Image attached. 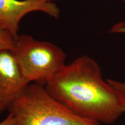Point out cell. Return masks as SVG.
Here are the masks:
<instances>
[{
    "label": "cell",
    "mask_w": 125,
    "mask_h": 125,
    "mask_svg": "<svg viewBox=\"0 0 125 125\" xmlns=\"http://www.w3.org/2000/svg\"><path fill=\"white\" fill-rule=\"evenodd\" d=\"M45 87L75 114L100 124H112L125 112L116 92L103 78L100 66L86 54L65 64Z\"/></svg>",
    "instance_id": "1"
},
{
    "label": "cell",
    "mask_w": 125,
    "mask_h": 125,
    "mask_svg": "<svg viewBox=\"0 0 125 125\" xmlns=\"http://www.w3.org/2000/svg\"><path fill=\"white\" fill-rule=\"evenodd\" d=\"M8 111L15 125H101L78 116L35 83H30Z\"/></svg>",
    "instance_id": "2"
},
{
    "label": "cell",
    "mask_w": 125,
    "mask_h": 125,
    "mask_svg": "<svg viewBox=\"0 0 125 125\" xmlns=\"http://www.w3.org/2000/svg\"><path fill=\"white\" fill-rule=\"evenodd\" d=\"M12 51L26 79L43 86L65 64L66 54L62 48L26 34L18 35Z\"/></svg>",
    "instance_id": "3"
},
{
    "label": "cell",
    "mask_w": 125,
    "mask_h": 125,
    "mask_svg": "<svg viewBox=\"0 0 125 125\" xmlns=\"http://www.w3.org/2000/svg\"><path fill=\"white\" fill-rule=\"evenodd\" d=\"M29 83L12 49H0V115L8 111Z\"/></svg>",
    "instance_id": "4"
},
{
    "label": "cell",
    "mask_w": 125,
    "mask_h": 125,
    "mask_svg": "<svg viewBox=\"0 0 125 125\" xmlns=\"http://www.w3.org/2000/svg\"><path fill=\"white\" fill-rule=\"evenodd\" d=\"M32 12H43L55 19L60 13L59 7L47 0H0V24L16 38L21 20Z\"/></svg>",
    "instance_id": "5"
},
{
    "label": "cell",
    "mask_w": 125,
    "mask_h": 125,
    "mask_svg": "<svg viewBox=\"0 0 125 125\" xmlns=\"http://www.w3.org/2000/svg\"><path fill=\"white\" fill-rule=\"evenodd\" d=\"M16 38L8 30L0 24V49H12Z\"/></svg>",
    "instance_id": "6"
},
{
    "label": "cell",
    "mask_w": 125,
    "mask_h": 125,
    "mask_svg": "<svg viewBox=\"0 0 125 125\" xmlns=\"http://www.w3.org/2000/svg\"><path fill=\"white\" fill-rule=\"evenodd\" d=\"M107 81L116 92L122 103L125 106V82L112 79H108Z\"/></svg>",
    "instance_id": "7"
},
{
    "label": "cell",
    "mask_w": 125,
    "mask_h": 125,
    "mask_svg": "<svg viewBox=\"0 0 125 125\" xmlns=\"http://www.w3.org/2000/svg\"><path fill=\"white\" fill-rule=\"evenodd\" d=\"M109 32L125 34V21H121L114 25L109 31Z\"/></svg>",
    "instance_id": "8"
},
{
    "label": "cell",
    "mask_w": 125,
    "mask_h": 125,
    "mask_svg": "<svg viewBox=\"0 0 125 125\" xmlns=\"http://www.w3.org/2000/svg\"><path fill=\"white\" fill-rule=\"evenodd\" d=\"M0 125H15V120L11 114H8L4 120L0 122Z\"/></svg>",
    "instance_id": "9"
},
{
    "label": "cell",
    "mask_w": 125,
    "mask_h": 125,
    "mask_svg": "<svg viewBox=\"0 0 125 125\" xmlns=\"http://www.w3.org/2000/svg\"><path fill=\"white\" fill-rule=\"evenodd\" d=\"M47 1H53V0H47ZM122 1H123V2H125V0H122Z\"/></svg>",
    "instance_id": "10"
}]
</instances>
